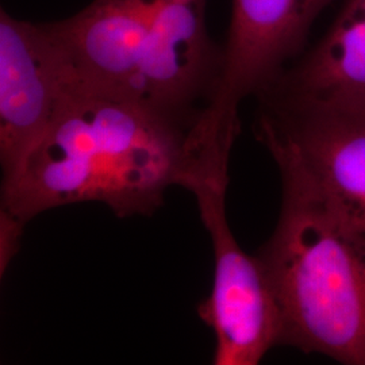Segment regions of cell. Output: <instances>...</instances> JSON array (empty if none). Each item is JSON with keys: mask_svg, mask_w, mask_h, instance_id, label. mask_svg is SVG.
Wrapping results in <instances>:
<instances>
[{"mask_svg": "<svg viewBox=\"0 0 365 365\" xmlns=\"http://www.w3.org/2000/svg\"><path fill=\"white\" fill-rule=\"evenodd\" d=\"M227 184L220 178L199 176L187 187L195 196L214 257L212 288L199 303L197 314L215 337L212 364L257 365L279 346L282 318L257 255L241 248L229 226Z\"/></svg>", "mask_w": 365, "mask_h": 365, "instance_id": "cell-5", "label": "cell"}, {"mask_svg": "<svg viewBox=\"0 0 365 365\" xmlns=\"http://www.w3.org/2000/svg\"><path fill=\"white\" fill-rule=\"evenodd\" d=\"M209 0H155L138 103L194 129L217 90L222 45L207 30Z\"/></svg>", "mask_w": 365, "mask_h": 365, "instance_id": "cell-7", "label": "cell"}, {"mask_svg": "<svg viewBox=\"0 0 365 365\" xmlns=\"http://www.w3.org/2000/svg\"><path fill=\"white\" fill-rule=\"evenodd\" d=\"M274 164L280 214L256 255L280 310L279 346L365 365V244L298 170Z\"/></svg>", "mask_w": 365, "mask_h": 365, "instance_id": "cell-2", "label": "cell"}, {"mask_svg": "<svg viewBox=\"0 0 365 365\" xmlns=\"http://www.w3.org/2000/svg\"><path fill=\"white\" fill-rule=\"evenodd\" d=\"M255 99L257 141L274 163L298 170L365 244V111L274 88Z\"/></svg>", "mask_w": 365, "mask_h": 365, "instance_id": "cell-4", "label": "cell"}, {"mask_svg": "<svg viewBox=\"0 0 365 365\" xmlns=\"http://www.w3.org/2000/svg\"><path fill=\"white\" fill-rule=\"evenodd\" d=\"M269 88L321 105L365 111V0H341L325 34Z\"/></svg>", "mask_w": 365, "mask_h": 365, "instance_id": "cell-9", "label": "cell"}, {"mask_svg": "<svg viewBox=\"0 0 365 365\" xmlns=\"http://www.w3.org/2000/svg\"><path fill=\"white\" fill-rule=\"evenodd\" d=\"M78 80L48 22L0 13L1 185L11 182L51 129L66 92Z\"/></svg>", "mask_w": 365, "mask_h": 365, "instance_id": "cell-6", "label": "cell"}, {"mask_svg": "<svg viewBox=\"0 0 365 365\" xmlns=\"http://www.w3.org/2000/svg\"><path fill=\"white\" fill-rule=\"evenodd\" d=\"M341 0H230L217 90L191 131L196 158L229 170L240 107L269 88L307 48L318 16Z\"/></svg>", "mask_w": 365, "mask_h": 365, "instance_id": "cell-3", "label": "cell"}, {"mask_svg": "<svg viewBox=\"0 0 365 365\" xmlns=\"http://www.w3.org/2000/svg\"><path fill=\"white\" fill-rule=\"evenodd\" d=\"M192 129L138 102L75 81L13 180L1 214L25 226L48 210L102 203L118 218L152 215L196 175Z\"/></svg>", "mask_w": 365, "mask_h": 365, "instance_id": "cell-1", "label": "cell"}, {"mask_svg": "<svg viewBox=\"0 0 365 365\" xmlns=\"http://www.w3.org/2000/svg\"><path fill=\"white\" fill-rule=\"evenodd\" d=\"M155 0H92L78 14L48 22L92 91L138 102Z\"/></svg>", "mask_w": 365, "mask_h": 365, "instance_id": "cell-8", "label": "cell"}]
</instances>
